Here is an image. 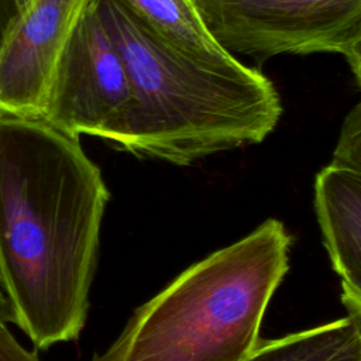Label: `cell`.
<instances>
[{
  "label": "cell",
  "instance_id": "obj_1",
  "mask_svg": "<svg viewBox=\"0 0 361 361\" xmlns=\"http://www.w3.org/2000/svg\"><path fill=\"white\" fill-rule=\"evenodd\" d=\"M109 197L78 137L0 111V281L38 350L85 327Z\"/></svg>",
  "mask_w": 361,
  "mask_h": 361
},
{
  "label": "cell",
  "instance_id": "obj_2",
  "mask_svg": "<svg viewBox=\"0 0 361 361\" xmlns=\"http://www.w3.org/2000/svg\"><path fill=\"white\" fill-rule=\"evenodd\" d=\"M126 65L131 102L106 138L117 149L173 165L258 144L282 103L274 83L237 56H203L155 30L121 0H96Z\"/></svg>",
  "mask_w": 361,
  "mask_h": 361
},
{
  "label": "cell",
  "instance_id": "obj_3",
  "mask_svg": "<svg viewBox=\"0 0 361 361\" xmlns=\"http://www.w3.org/2000/svg\"><path fill=\"white\" fill-rule=\"evenodd\" d=\"M292 235L267 219L180 272L92 361H241L289 269Z\"/></svg>",
  "mask_w": 361,
  "mask_h": 361
},
{
  "label": "cell",
  "instance_id": "obj_4",
  "mask_svg": "<svg viewBox=\"0 0 361 361\" xmlns=\"http://www.w3.org/2000/svg\"><path fill=\"white\" fill-rule=\"evenodd\" d=\"M214 41L259 63L279 54L341 55L361 83V0H192Z\"/></svg>",
  "mask_w": 361,
  "mask_h": 361
},
{
  "label": "cell",
  "instance_id": "obj_5",
  "mask_svg": "<svg viewBox=\"0 0 361 361\" xmlns=\"http://www.w3.org/2000/svg\"><path fill=\"white\" fill-rule=\"evenodd\" d=\"M131 96L123 58L90 0L58 59L41 118L72 137L106 141Z\"/></svg>",
  "mask_w": 361,
  "mask_h": 361
},
{
  "label": "cell",
  "instance_id": "obj_6",
  "mask_svg": "<svg viewBox=\"0 0 361 361\" xmlns=\"http://www.w3.org/2000/svg\"><path fill=\"white\" fill-rule=\"evenodd\" d=\"M90 0H31L0 49V111L41 118L62 49Z\"/></svg>",
  "mask_w": 361,
  "mask_h": 361
},
{
  "label": "cell",
  "instance_id": "obj_7",
  "mask_svg": "<svg viewBox=\"0 0 361 361\" xmlns=\"http://www.w3.org/2000/svg\"><path fill=\"white\" fill-rule=\"evenodd\" d=\"M314 209L347 314L361 317V172L324 166L314 179Z\"/></svg>",
  "mask_w": 361,
  "mask_h": 361
},
{
  "label": "cell",
  "instance_id": "obj_8",
  "mask_svg": "<svg viewBox=\"0 0 361 361\" xmlns=\"http://www.w3.org/2000/svg\"><path fill=\"white\" fill-rule=\"evenodd\" d=\"M241 361H361V317H345L261 340Z\"/></svg>",
  "mask_w": 361,
  "mask_h": 361
},
{
  "label": "cell",
  "instance_id": "obj_9",
  "mask_svg": "<svg viewBox=\"0 0 361 361\" xmlns=\"http://www.w3.org/2000/svg\"><path fill=\"white\" fill-rule=\"evenodd\" d=\"M175 44L203 56H226L204 27L192 0H121Z\"/></svg>",
  "mask_w": 361,
  "mask_h": 361
},
{
  "label": "cell",
  "instance_id": "obj_10",
  "mask_svg": "<svg viewBox=\"0 0 361 361\" xmlns=\"http://www.w3.org/2000/svg\"><path fill=\"white\" fill-rule=\"evenodd\" d=\"M331 164L361 172V104L347 114Z\"/></svg>",
  "mask_w": 361,
  "mask_h": 361
},
{
  "label": "cell",
  "instance_id": "obj_11",
  "mask_svg": "<svg viewBox=\"0 0 361 361\" xmlns=\"http://www.w3.org/2000/svg\"><path fill=\"white\" fill-rule=\"evenodd\" d=\"M0 361H41L35 351L24 348L10 333L6 323L0 322Z\"/></svg>",
  "mask_w": 361,
  "mask_h": 361
},
{
  "label": "cell",
  "instance_id": "obj_12",
  "mask_svg": "<svg viewBox=\"0 0 361 361\" xmlns=\"http://www.w3.org/2000/svg\"><path fill=\"white\" fill-rule=\"evenodd\" d=\"M18 13L10 0H0V49Z\"/></svg>",
  "mask_w": 361,
  "mask_h": 361
},
{
  "label": "cell",
  "instance_id": "obj_13",
  "mask_svg": "<svg viewBox=\"0 0 361 361\" xmlns=\"http://www.w3.org/2000/svg\"><path fill=\"white\" fill-rule=\"evenodd\" d=\"M0 322L6 323V324H8V323L16 324V310L1 285V281H0Z\"/></svg>",
  "mask_w": 361,
  "mask_h": 361
},
{
  "label": "cell",
  "instance_id": "obj_14",
  "mask_svg": "<svg viewBox=\"0 0 361 361\" xmlns=\"http://www.w3.org/2000/svg\"><path fill=\"white\" fill-rule=\"evenodd\" d=\"M11 3H13V6H14V8L17 10V13L20 14L30 3H31V0H10Z\"/></svg>",
  "mask_w": 361,
  "mask_h": 361
}]
</instances>
